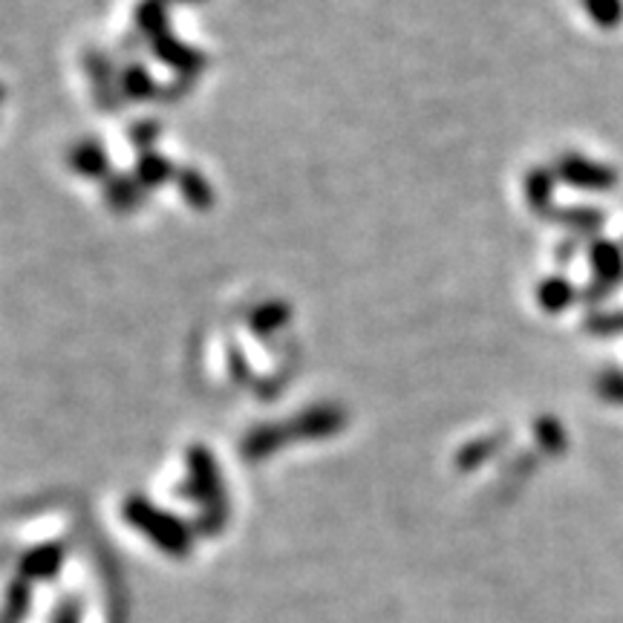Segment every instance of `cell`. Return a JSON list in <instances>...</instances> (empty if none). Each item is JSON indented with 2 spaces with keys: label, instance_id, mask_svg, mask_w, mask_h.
<instances>
[{
  "label": "cell",
  "instance_id": "1",
  "mask_svg": "<svg viewBox=\"0 0 623 623\" xmlns=\"http://www.w3.org/2000/svg\"><path fill=\"white\" fill-rule=\"evenodd\" d=\"M563 177L568 182H575L580 188H598V191H607V188L615 185V173L603 165H591L586 159H572V163L563 165Z\"/></svg>",
  "mask_w": 623,
  "mask_h": 623
},
{
  "label": "cell",
  "instance_id": "2",
  "mask_svg": "<svg viewBox=\"0 0 623 623\" xmlns=\"http://www.w3.org/2000/svg\"><path fill=\"white\" fill-rule=\"evenodd\" d=\"M595 266L609 286L623 280V254L612 243L595 245Z\"/></svg>",
  "mask_w": 623,
  "mask_h": 623
},
{
  "label": "cell",
  "instance_id": "3",
  "mask_svg": "<svg viewBox=\"0 0 623 623\" xmlns=\"http://www.w3.org/2000/svg\"><path fill=\"white\" fill-rule=\"evenodd\" d=\"M589 9L603 26H615L623 15L621 0H589Z\"/></svg>",
  "mask_w": 623,
  "mask_h": 623
},
{
  "label": "cell",
  "instance_id": "4",
  "mask_svg": "<svg viewBox=\"0 0 623 623\" xmlns=\"http://www.w3.org/2000/svg\"><path fill=\"white\" fill-rule=\"evenodd\" d=\"M600 387H603V396L607 398H612V402H623V375L618 373L603 375Z\"/></svg>",
  "mask_w": 623,
  "mask_h": 623
},
{
  "label": "cell",
  "instance_id": "5",
  "mask_svg": "<svg viewBox=\"0 0 623 623\" xmlns=\"http://www.w3.org/2000/svg\"><path fill=\"white\" fill-rule=\"evenodd\" d=\"M591 330H598V333H623V312L621 315L595 318V321H591Z\"/></svg>",
  "mask_w": 623,
  "mask_h": 623
}]
</instances>
